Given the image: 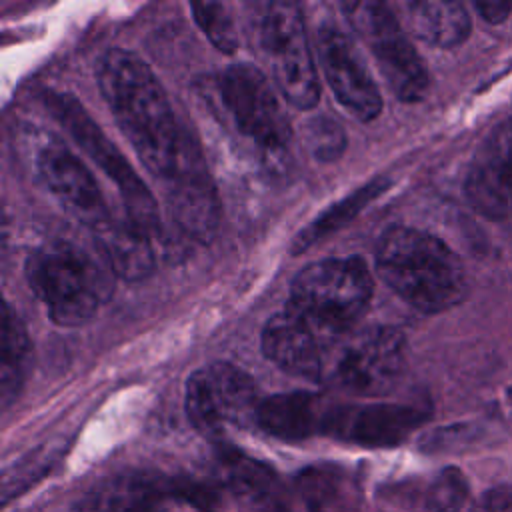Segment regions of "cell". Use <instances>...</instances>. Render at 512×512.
Returning <instances> with one entry per match:
<instances>
[{"label": "cell", "instance_id": "e0dca14e", "mask_svg": "<svg viewBox=\"0 0 512 512\" xmlns=\"http://www.w3.org/2000/svg\"><path fill=\"white\" fill-rule=\"evenodd\" d=\"M94 244L106 258L114 276L136 282L154 270L152 236L126 218H108L92 230Z\"/></svg>", "mask_w": 512, "mask_h": 512}, {"label": "cell", "instance_id": "d6986e66", "mask_svg": "<svg viewBox=\"0 0 512 512\" xmlns=\"http://www.w3.org/2000/svg\"><path fill=\"white\" fill-rule=\"evenodd\" d=\"M408 20L420 40L440 48L458 46L470 34V16L464 4L452 0L410 2Z\"/></svg>", "mask_w": 512, "mask_h": 512}, {"label": "cell", "instance_id": "5bb4252c", "mask_svg": "<svg viewBox=\"0 0 512 512\" xmlns=\"http://www.w3.org/2000/svg\"><path fill=\"white\" fill-rule=\"evenodd\" d=\"M426 414L414 406L372 402L330 406L322 434L366 448H388L402 444Z\"/></svg>", "mask_w": 512, "mask_h": 512}, {"label": "cell", "instance_id": "3957f363", "mask_svg": "<svg viewBox=\"0 0 512 512\" xmlns=\"http://www.w3.org/2000/svg\"><path fill=\"white\" fill-rule=\"evenodd\" d=\"M30 290L60 326H80L112 296L114 272L102 252L72 240L36 248L24 266Z\"/></svg>", "mask_w": 512, "mask_h": 512}, {"label": "cell", "instance_id": "44dd1931", "mask_svg": "<svg viewBox=\"0 0 512 512\" xmlns=\"http://www.w3.org/2000/svg\"><path fill=\"white\" fill-rule=\"evenodd\" d=\"M386 188L384 180H374L366 184L364 188L352 192L350 196L342 198L338 204H334L330 210H326L322 216H318L310 226H306L292 244V254L308 250L312 244L322 240L324 236L332 234L334 230L342 228L346 222H350L368 202H372L382 190Z\"/></svg>", "mask_w": 512, "mask_h": 512}, {"label": "cell", "instance_id": "9a60e30c", "mask_svg": "<svg viewBox=\"0 0 512 512\" xmlns=\"http://www.w3.org/2000/svg\"><path fill=\"white\" fill-rule=\"evenodd\" d=\"M338 338L312 324L292 306H286L266 322L262 350L270 362L290 374L320 378Z\"/></svg>", "mask_w": 512, "mask_h": 512}, {"label": "cell", "instance_id": "83f0119b", "mask_svg": "<svg viewBox=\"0 0 512 512\" xmlns=\"http://www.w3.org/2000/svg\"><path fill=\"white\" fill-rule=\"evenodd\" d=\"M474 8L478 10V14L490 22V24H498L504 22L506 16L512 10V2H498V0H490V2H476Z\"/></svg>", "mask_w": 512, "mask_h": 512}, {"label": "cell", "instance_id": "2e32d148", "mask_svg": "<svg viewBox=\"0 0 512 512\" xmlns=\"http://www.w3.org/2000/svg\"><path fill=\"white\" fill-rule=\"evenodd\" d=\"M166 200L174 224L190 238L206 242L220 220L216 188L196 144L188 150L178 172L166 182Z\"/></svg>", "mask_w": 512, "mask_h": 512}, {"label": "cell", "instance_id": "6da1fadb", "mask_svg": "<svg viewBox=\"0 0 512 512\" xmlns=\"http://www.w3.org/2000/svg\"><path fill=\"white\" fill-rule=\"evenodd\" d=\"M98 84L138 158L156 178L168 182L194 142L178 126L154 72L134 52L112 48L100 60Z\"/></svg>", "mask_w": 512, "mask_h": 512}, {"label": "cell", "instance_id": "ba28073f", "mask_svg": "<svg viewBox=\"0 0 512 512\" xmlns=\"http://www.w3.org/2000/svg\"><path fill=\"white\" fill-rule=\"evenodd\" d=\"M262 48L282 96L296 108L316 106L320 98L318 72L298 4H268L262 22Z\"/></svg>", "mask_w": 512, "mask_h": 512}, {"label": "cell", "instance_id": "ac0fdd59", "mask_svg": "<svg viewBox=\"0 0 512 512\" xmlns=\"http://www.w3.org/2000/svg\"><path fill=\"white\" fill-rule=\"evenodd\" d=\"M328 408L316 394L284 392L262 398L254 422L280 440H304L322 434Z\"/></svg>", "mask_w": 512, "mask_h": 512}, {"label": "cell", "instance_id": "9c48e42d", "mask_svg": "<svg viewBox=\"0 0 512 512\" xmlns=\"http://www.w3.org/2000/svg\"><path fill=\"white\" fill-rule=\"evenodd\" d=\"M218 88L238 130L268 158L286 156L290 124L266 76L252 64H234L220 74Z\"/></svg>", "mask_w": 512, "mask_h": 512}, {"label": "cell", "instance_id": "7402d4cb", "mask_svg": "<svg viewBox=\"0 0 512 512\" xmlns=\"http://www.w3.org/2000/svg\"><path fill=\"white\" fill-rule=\"evenodd\" d=\"M222 472L228 486L240 496H248L252 500L274 498L276 478L272 470H268L260 462L246 458L238 452H228L222 454Z\"/></svg>", "mask_w": 512, "mask_h": 512}, {"label": "cell", "instance_id": "8992f818", "mask_svg": "<svg viewBox=\"0 0 512 512\" xmlns=\"http://www.w3.org/2000/svg\"><path fill=\"white\" fill-rule=\"evenodd\" d=\"M402 366V334L390 326H368L334 342L322 376L346 392L378 396L390 390Z\"/></svg>", "mask_w": 512, "mask_h": 512}, {"label": "cell", "instance_id": "4fadbf2b", "mask_svg": "<svg viewBox=\"0 0 512 512\" xmlns=\"http://www.w3.org/2000/svg\"><path fill=\"white\" fill-rule=\"evenodd\" d=\"M464 192L476 212L512 230V118L500 122L474 152Z\"/></svg>", "mask_w": 512, "mask_h": 512}, {"label": "cell", "instance_id": "603a6c76", "mask_svg": "<svg viewBox=\"0 0 512 512\" xmlns=\"http://www.w3.org/2000/svg\"><path fill=\"white\" fill-rule=\"evenodd\" d=\"M192 14L206 38L224 54H234L238 46L236 26L228 8L220 2H194Z\"/></svg>", "mask_w": 512, "mask_h": 512}, {"label": "cell", "instance_id": "7a4b0ae2", "mask_svg": "<svg viewBox=\"0 0 512 512\" xmlns=\"http://www.w3.org/2000/svg\"><path fill=\"white\" fill-rule=\"evenodd\" d=\"M376 270L404 302L426 314L444 312L466 294L460 258L424 230L388 228L376 246Z\"/></svg>", "mask_w": 512, "mask_h": 512}, {"label": "cell", "instance_id": "d4e9b609", "mask_svg": "<svg viewBox=\"0 0 512 512\" xmlns=\"http://www.w3.org/2000/svg\"><path fill=\"white\" fill-rule=\"evenodd\" d=\"M308 132H306V142L310 152L318 158V160H334L342 154L344 146H346V138L342 128L328 118H314L312 122H308Z\"/></svg>", "mask_w": 512, "mask_h": 512}, {"label": "cell", "instance_id": "52a82bcc", "mask_svg": "<svg viewBox=\"0 0 512 512\" xmlns=\"http://www.w3.org/2000/svg\"><path fill=\"white\" fill-rule=\"evenodd\" d=\"M46 104L54 118L68 128L74 140L86 154L114 180L126 208V216L148 232L152 238L160 234V218L154 196L138 178L134 168L126 162L122 152L108 140L102 128L88 116V112L70 94H50Z\"/></svg>", "mask_w": 512, "mask_h": 512}, {"label": "cell", "instance_id": "ffe728a7", "mask_svg": "<svg viewBox=\"0 0 512 512\" xmlns=\"http://www.w3.org/2000/svg\"><path fill=\"white\" fill-rule=\"evenodd\" d=\"M30 364V338L20 316L8 302L2 306V360H0V398L2 406L18 396Z\"/></svg>", "mask_w": 512, "mask_h": 512}, {"label": "cell", "instance_id": "cb8c5ba5", "mask_svg": "<svg viewBox=\"0 0 512 512\" xmlns=\"http://www.w3.org/2000/svg\"><path fill=\"white\" fill-rule=\"evenodd\" d=\"M468 500V482L458 468H444L430 484L426 504L430 512H460Z\"/></svg>", "mask_w": 512, "mask_h": 512}, {"label": "cell", "instance_id": "277c9868", "mask_svg": "<svg viewBox=\"0 0 512 512\" xmlns=\"http://www.w3.org/2000/svg\"><path fill=\"white\" fill-rule=\"evenodd\" d=\"M372 290V276L362 258H328L298 272L288 306L324 332L344 336L364 316Z\"/></svg>", "mask_w": 512, "mask_h": 512}, {"label": "cell", "instance_id": "7c38bea8", "mask_svg": "<svg viewBox=\"0 0 512 512\" xmlns=\"http://www.w3.org/2000/svg\"><path fill=\"white\" fill-rule=\"evenodd\" d=\"M318 56L340 106L362 122L374 120L382 110V96L350 36L332 22L322 24L318 28Z\"/></svg>", "mask_w": 512, "mask_h": 512}, {"label": "cell", "instance_id": "484cf974", "mask_svg": "<svg viewBox=\"0 0 512 512\" xmlns=\"http://www.w3.org/2000/svg\"><path fill=\"white\" fill-rule=\"evenodd\" d=\"M174 492H176V484L164 480L162 486H158L150 494L142 496L140 500L132 502L130 506H126L120 512H168V504L166 502L172 500Z\"/></svg>", "mask_w": 512, "mask_h": 512}, {"label": "cell", "instance_id": "8fae6325", "mask_svg": "<svg viewBox=\"0 0 512 512\" xmlns=\"http://www.w3.org/2000/svg\"><path fill=\"white\" fill-rule=\"evenodd\" d=\"M34 166L46 190L90 230L112 218L92 172L62 142L48 136L36 150Z\"/></svg>", "mask_w": 512, "mask_h": 512}, {"label": "cell", "instance_id": "5b68a950", "mask_svg": "<svg viewBox=\"0 0 512 512\" xmlns=\"http://www.w3.org/2000/svg\"><path fill=\"white\" fill-rule=\"evenodd\" d=\"M342 10L394 96L402 102L420 100L430 84L428 70L392 10L380 2H346Z\"/></svg>", "mask_w": 512, "mask_h": 512}, {"label": "cell", "instance_id": "4316f807", "mask_svg": "<svg viewBox=\"0 0 512 512\" xmlns=\"http://www.w3.org/2000/svg\"><path fill=\"white\" fill-rule=\"evenodd\" d=\"M474 512H512V488H490L480 496Z\"/></svg>", "mask_w": 512, "mask_h": 512}, {"label": "cell", "instance_id": "30bf717a", "mask_svg": "<svg viewBox=\"0 0 512 512\" xmlns=\"http://www.w3.org/2000/svg\"><path fill=\"white\" fill-rule=\"evenodd\" d=\"M258 404L254 380L228 362H214L196 370L186 384L188 420L206 436L256 420Z\"/></svg>", "mask_w": 512, "mask_h": 512}]
</instances>
